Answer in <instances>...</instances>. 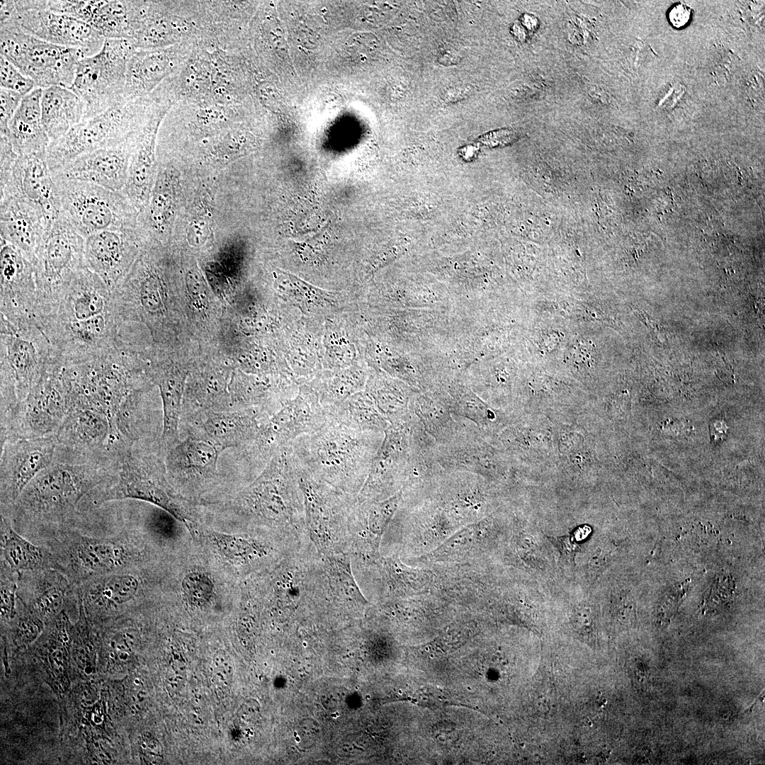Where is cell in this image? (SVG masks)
<instances>
[{
  "label": "cell",
  "mask_w": 765,
  "mask_h": 765,
  "mask_svg": "<svg viewBox=\"0 0 765 765\" xmlns=\"http://www.w3.org/2000/svg\"><path fill=\"white\" fill-rule=\"evenodd\" d=\"M436 395L454 416L471 421L483 435L499 427L504 419L463 387H455L448 393L441 392Z\"/></svg>",
  "instance_id": "obj_39"
},
{
  "label": "cell",
  "mask_w": 765,
  "mask_h": 765,
  "mask_svg": "<svg viewBox=\"0 0 765 765\" xmlns=\"http://www.w3.org/2000/svg\"><path fill=\"white\" fill-rule=\"evenodd\" d=\"M0 87L23 96L36 88L35 82L0 55Z\"/></svg>",
  "instance_id": "obj_47"
},
{
  "label": "cell",
  "mask_w": 765,
  "mask_h": 765,
  "mask_svg": "<svg viewBox=\"0 0 765 765\" xmlns=\"http://www.w3.org/2000/svg\"><path fill=\"white\" fill-rule=\"evenodd\" d=\"M245 514L280 524L301 523L304 499L295 461L288 447L268 461L258 477L239 495Z\"/></svg>",
  "instance_id": "obj_10"
},
{
  "label": "cell",
  "mask_w": 765,
  "mask_h": 765,
  "mask_svg": "<svg viewBox=\"0 0 765 765\" xmlns=\"http://www.w3.org/2000/svg\"><path fill=\"white\" fill-rule=\"evenodd\" d=\"M60 373L70 407L84 404L102 412L123 441L139 414L133 397L140 370L120 346L90 360L62 366Z\"/></svg>",
  "instance_id": "obj_3"
},
{
  "label": "cell",
  "mask_w": 765,
  "mask_h": 765,
  "mask_svg": "<svg viewBox=\"0 0 765 765\" xmlns=\"http://www.w3.org/2000/svg\"><path fill=\"white\" fill-rule=\"evenodd\" d=\"M141 749L144 761L157 764L163 761V749L160 742L151 735H144L141 742Z\"/></svg>",
  "instance_id": "obj_50"
},
{
  "label": "cell",
  "mask_w": 765,
  "mask_h": 765,
  "mask_svg": "<svg viewBox=\"0 0 765 765\" xmlns=\"http://www.w3.org/2000/svg\"><path fill=\"white\" fill-rule=\"evenodd\" d=\"M402 498L400 490L387 499L364 506V518L370 533L368 543L373 548L378 550L380 537L398 509Z\"/></svg>",
  "instance_id": "obj_44"
},
{
  "label": "cell",
  "mask_w": 765,
  "mask_h": 765,
  "mask_svg": "<svg viewBox=\"0 0 765 765\" xmlns=\"http://www.w3.org/2000/svg\"><path fill=\"white\" fill-rule=\"evenodd\" d=\"M149 98L128 101L83 121L47 149L52 172L84 154L119 144L136 135L150 115Z\"/></svg>",
  "instance_id": "obj_7"
},
{
  "label": "cell",
  "mask_w": 765,
  "mask_h": 765,
  "mask_svg": "<svg viewBox=\"0 0 765 765\" xmlns=\"http://www.w3.org/2000/svg\"><path fill=\"white\" fill-rule=\"evenodd\" d=\"M41 110L42 123L51 142L84 120L85 105L70 89L52 86L42 89Z\"/></svg>",
  "instance_id": "obj_32"
},
{
  "label": "cell",
  "mask_w": 765,
  "mask_h": 765,
  "mask_svg": "<svg viewBox=\"0 0 765 765\" xmlns=\"http://www.w3.org/2000/svg\"><path fill=\"white\" fill-rule=\"evenodd\" d=\"M137 444L117 453L107 477L84 497L79 509L91 510L111 501L138 499L188 522V511L168 481L164 460L153 453H144Z\"/></svg>",
  "instance_id": "obj_4"
},
{
  "label": "cell",
  "mask_w": 765,
  "mask_h": 765,
  "mask_svg": "<svg viewBox=\"0 0 765 765\" xmlns=\"http://www.w3.org/2000/svg\"><path fill=\"white\" fill-rule=\"evenodd\" d=\"M384 567L391 584L404 592H420L430 582L429 576L425 572L406 567L396 559L384 560Z\"/></svg>",
  "instance_id": "obj_45"
},
{
  "label": "cell",
  "mask_w": 765,
  "mask_h": 765,
  "mask_svg": "<svg viewBox=\"0 0 765 765\" xmlns=\"http://www.w3.org/2000/svg\"><path fill=\"white\" fill-rule=\"evenodd\" d=\"M113 462L78 458L56 450L52 462L26 487L14 504L1 510L13 526L39 532L67 523L84 497L107 477Z\"/></svg>",
  "instance_id": "obj_1"
},
{
  "label": "cell",
  "mask_w": 765,
  "mask_h": 765,
  "mask_svg": "<svg viewBox=\"0 0 765 765\" xmlns=\"http://www.w3.org/2000/svg\"><path fill=\"white\" fill-rule=\"evenodd\" d=\"M136 137L135 135L119 144L77 157L52 172L54 181H79L123 191Z\"/></svg>",
  "instance_id": "obj_21"
},
{
  "label": "cell",
  "mask_w": 765,
  "mask_h": 765,
  "mask_svg": "<svg viewBox=\"0 0 765 765\" xmlns=\"http://www.w3.org/2000/svg\"><path fill=\"white\" fill-rule=\"evenodd\" d=\"M132 228L108 230L85 237L86 267L113 290L124 279L133 259L137 242Z\"/></svg>",
  "instance_id": "obj_24"
},
{
  "label": "cell",
  "mask_w": 765,
  "mask_h": 765,
  "mask_svg": "<svg viewBox=\"0 0 765 765\" xmlns=\"http://www.w3.org/2000/svg\"><path fill=\"white\" fill-rule=\"evenodd\" d=\"M710 435L718 440L725 434L727 427L723 421H715L710 425Z\"/></svg>",
  "instance_id": "obj_54"
},
{
  "label": "cell",
  "mask_w": 765,
  "mask_h": 765,
  "mask_svg": "<svg viewBox=\"0 0 765 765\" xmlns=\"http://www.w3.org/2000/svg\"><path fill=\"white\" fill-rule=\"evenodd\" d=\"M285 273L289 281L278 284L279 293L305 314L324 313L338 308L339 299L334 293L307 283L295 275Z\"/></svg>",
  "instance_id": "obj_40"
},
{
  "label": "cell",
  "mask_w": 765,
  "mask_h": 765,
  "mask_svg": "<svg viewBox=\"0 0 765 765\" xmlns=\"http://www.w3.org/2000/svg\"><path fill=\"white\" fill-rule=\"evenodd\" d=\"M317 337L304 325L293 331L288 363L298 382L312 378L322 370V346Z\"/></svg>",
  "instance_id": "obj_41"
},
{
  "label": "cell",
  "mask_w": 765,
  "mask_h": 765,
  "mask_svg": "<svg viewBox=\"0 0 765 765\" xmlns=\"http://www.w3.org/2000/svg\"><path fill=\"white\" fill-rule=\"evenodd\" d=\"M412 444L406 421L389 424L374 457L367 478L356 496L360 504L370 505L390 497L403 486Z\"/></svg>",
  "instance_id": "obj_18"
},
{
  "label": "cell",
  "mask_w": 765,
  "mask_h": 765,
  "mask_svg": "<svg viewBox=\"0 0 765 765\" xmlns=\"http://www.w3.org/2000/svg\"><path fill=\"white\" fill-rule=\"evenodd\" d=\"M0 268V318L12 323L35 321L38 295L33 263L19 249L1 239Z\"/></svg>",
  "instance_id": "obj_19"
},
{
  "label": "cell",
  "mask_w": 765,
  "mask_h": 765,
  "mask_svg": "<svg viewBox=\"0 0 765 765\" xmlns=\"http://www.w3.org/2000/svg\"><path fill=\"white\" fill-rule=\"evenodd\" d=\"M154 373L163 402V423L159 449L165 454L180 441L178 425L184 375L173 368L156 369Z\"/></svg>",
  "instance_id": "obj_35"
},
{
  "label": "cell",
  "mask_w": 765,
  "mask_h": 765,
  "mask_svg": "<svg viewBox=\"0 0 765 765\" xmlns=\"http://www.w3.org/2000/svg\"><path fill=\"white\" fill-rule=\"evenodd\" d=\"M75 521L41 532L45 545L61 571L75 584L126 570L142 557L123 533L91 536L76 528Z\"/></svg>",
  "instance_id": "obj_6"
},
{
  "label": "cell",
  "mask_w": 765,
  "mask_h": 765,
  "mask_svg": "<svg viewBox=\"0 0 765 765\" xmlns=\"http://www.w3.org/2000/svg\"><path fill=\"white\" fill-rule=\"evenodd\" d=\"M55 182L62 214L84 238L104 230L132 228L134 211L123 191L79 181Z\"/></svg>",
  "instance_id": "obj_12"
},
{
  "label": "cell",
  "mask_w": 765,
  "mask_h": 765,
  "mask_svg": "<svg viewBox=\"0 0 765 765\" xmlns=\"http://www.w3.org/2000/svg\"><path fill=\"white\" fill-rule=\"evenodd\" d=\"M112 290L87 267L72 277L50 312L40 322L41 327L86 319L114 310Z\"/></svg>",
  "instance_id": "obj_22"
},
{
  "label": "cell",
  "mask_w": 765,
  "mask_h": 765,
  "mask_svg": "<svg viewBox=\"0 0 765 765\" xmlns=\"http://www.w3.org/2000/svg\"><path fill=\"white\" fill-rule=\"evenodd\" d=\"M324 407L330 420L354 430L384 433L390 424L366 391Z\"/></svg>",
  "instance_id": "obj_36"
},
{
  "label": "cell",
  "mask_w": 765,
  "mask_h": 765,
  "mask_svg": "<svg viewBox=\"0 0 765 765\" xmlns=\"http://www.w3.org/2000/svg\"><path fill=\"white\" fill-rule=\"evenodd\" d=\"M76 594V585L58 570L19 573V599L40 615L52 616L58 614L65 601Z\"/></svg>",
  "instance_id": "obj_27"
},
{
  "label": "cell",
  "mask_w": 765,
  "mask_h": 765,
  "mask_svg": "<svg viewBox=\"0 0 765 765\" xmlns=\"http://www.w3.org/2000/svg\"><path fill=\"white\" fill-rule=\"evenodd\" d=\"M222 451L203 439L188 436L165 454L167 475L181 482L201 484L217 475Z\"/></svg>",
  "instance_id": "obj_28"
},
{
  "label": "cell",
  "mask_w": 765,
  "mask_h": 765,
  "mask_svg": "<svg viewBox=\"0 0 765 765\" xmlns=\"http://www.w3.org/2000/svg\"><path fill=\"white\" fill-rule=\"evenodd\" d=\"M512 137L510 132L504 131H498L487 135H483L480 139L481 143L487 145H496L498 144H505L510 141Z\"/></svg>",
  "instance_id": "obj_53"
},
{
  "label": "cell",
  "mask_w": 765,
  "mask_h": 765,
  "mask_svg": "<svg viewBox=\"0 0 765 765\" xmlns=\"http://www.w3.org/2000/svg\"><path fill=\"white\" fill-rule=\"evenodd\" d=\"M1 418L8 416L54 367L52 345L35 321L0 318Z\"/></svg>",
  "instance_id": "obj_5"
},
{
  "label": "cell",
  "mask_w": 765,
  "mask_h": 765,
  "mask_svg": "<svg viewBox=\"0 0 765 765\" xmlns=\"http://www.w3.org/2000/svg\"><path fill=\"white\" fill-rule=\"evenodd\" d=\"M0 207L1 239L19 249L34 264L50 218L40 206L21 194L1 198Z\"/></svg>",
  "instance_id": "obj_25"
},
{
  "label": "cell",
  "mask_w": 765,
  "mask_h": 765,
  "mask_svg": "<svg viewBox=\"0 0 765 765\" xmlns=\"http://www.w3.org/2000/svg\"><path fill=\"white\" fill-rule=\"evenodd\" d=\"M55 436L12 438L1 443V510L10 509L30 482L52 462Z\"/></svg>",
  "instance_id": "obj_16"
},
{
  "label": "cell",
  "mask_w": 765,
  "mask_h": 765,
  "mask_svg": "<svg viewBox=\"0 0 765 765\" xmlns=\"http://www.w3.org/2000/svg\"><path fill=\"white\" fill-rule=\"evenodd\" d=\"M160 115L152 113L137 135L123 193L137 208L144 207L151 195L155 174V141Z\"/></svg>",
  "instance_id": "obj_29"
},
{
  "label": "cell",
  "mask_w": 765,
  "mask_h": 765,
  "mask_svg": "<svg viewBox=\"0 0 765 765\" xmlns=\"http://www.w3.org/2000/svg\"><path fill=\"white\" fill-rule=\"evenodd\" d=\"M367 378L365 369L358 365L338 370H322L312 378L299 382L305 385L322 407L344 401L362 391Z\"/></svg>",
  "instance_id": "obj_33"
},
{
  "label": "cell",
  "mask_w": 765,
  "mask_h": 765,
  "mask_svg": "<svg viewBox=\"0 0 765 765\" xmlns=\"http://www.w3.org/2000/svg\"><path fill=\"white\" fill-rule=\"evenodd\" d=\"M273 414L265 407H248L232 412L202 409L189 419V436L210 442L222 452L227 448H245L257 435L261 426Z\"/></svg>",
  "instance_id": "obj_20"
},
{
  "label": "cell",
  "mask_w": 765,
  "mask_h": 765,
  "mask_svg": "<svg viewBox=\"0 0 765 765\" xmlns=\"http://www.w3.org/2000/svg\"><path fill=\"white\" fill-rule=\"evenodd\" d=\"M134 47L128 39L106 38L98 52L79 60L69 89L85 105L83 121L125 103L126 70Z\"/></svg>",
  "instance_id": "obj_11"
},
{
  "label": "cell",
  "mask_w": 765,
  "mask_h": 765,
  "mask_svg": "<svg viewBox=\"0 0 765 765\" xmlns=\"http://www.w3.org/2000/svg\"><path fill=\"white\" fill-rule=\"evenodd\" d=\"M61 366L49 371L23 402L1 419V443L12 438L55 436L70 408Z\"/></svg>",
  "instance_id": "obj_14"
},
{
  "label": "cell",
  "mask_w": 765,
  "mask_h": 765,
  "mask_svg": "<svg viewBox=\"0 0 765 765\" xmlns=\"http://www.w3.org/2000/svg\"><path fill=\"white\" fill-rule=\"evenodd\" d=\"M23 96L4 89L0 90V136L9 134L8 125L18 108Z\"/></svg>",
  "instance_id": "obj_48"
},
{
  "label": "cell",
  "mask_w": 765,
  "mask_h": 765,
  "mask_svg": "<svg viewBox=\"0 0 765 765\" xmlns=\"http://www.w3.org/2000/svg\"><path fill=\"white\" fill-rule=\"evenodd\" d=\"M569 358L572 366L579 370L590 368L592 366V344L578 342L572 348Z\"/></svg>",
  "instance_id": "obj_49"
},
{
  "label": "cell",
  "mask_w": 765,
  "mask_h": 765,
  "mask_svg": "<svg viewBox=\"0 0 765 765\" xmlns=\"http://www.w3.org/2000/svg\"><path fill=\"white\" fill-rule=\"evenodd\" d=\"M329 420L313 392L305 385L299 384L298 394L261 426L254 439L244 448V453L264 468L280 450L298 437L319 429Z\"/></svg>",
  "instance_id": "obj_13"
},
{
  "label": "cell",
  "mask_w": 765,
  "mask_h": 765,
  "mask_svg": "<svg viewBox=\"0 0 765 765\" xmlns=\"http://www.w3.org/2000/svg\"><path fill=\"white\" fill-rule=\"evenodd\" d=\"M16 20L26 33L46 42L80 50L85 57L101 49L105 38L89 23L39 6L38 1H14Z\"/></svg>",
  "instance_id": "obj_17"
},
{
  "label": "cell",
  "mask_w": 765,
  "mask_h": 765,
  "mask_svg": "<svg viewBox=\"0 0 765 765\" xmlns=\"http://www.w3.org/2000/svg\"><path fill=\"white\" fill-rule=\"evenodd\" d=\"M383 438L384 433L360 431L329 419L288 448L298 468L312 479L357 495Z\"/></svg>",
  "instance_id": "obj_2"
},
{
  "label": "cell",
  "mask_w": 765,
  "mask_h": 765,
  "mask_svg": "<svg viewBox=\"0 0 765 765\" xmlns=\"http://www.w3.org/2000/svg\"><path fill=\"white\" fill-rule=\"evenodd\" d=\"M181 589L186 600L193 606H203L210 602L215 592L212 578L204 572L193 571L181 581Z\"/></svg>",
  "instance_id": "obj_46"
},
{
  "label": "cell",
  "mask_w": 765,
  "mask_h": 765,
  "mask_svg": "<svg viewBox=\"0 0 765 765\" xmlns=\"http://www.w3.org/2000/svg\"><path fill=\"white\" fill-rule=\"evenodd\" d=\"M84 243L85 238L62 212L49 222L33 264L38 295L37 323L50 312L73 275L86 267Z\"/></svg>",
  "instance_id": "obj_9"
},
{
  "label": "cell",
  "mask_w": 765,
  "mask_h": 765,
  "mask_svg": "<svg viewBox=\"0 0 765 765\" xmlns=\"http://www.w3.org/2000/svg\"><path fill=\"white\" fill-rule=\"evenodd\" d=\"M366 392L390 424L404 422L411 414L413 395L400 382L379 372L370 375Z\"/></svg>",
  "instance_id": "obj_37"
},
{
  "label": "cell",
  "mask_w": 765,
  "mask_h": 765,
  "mask_svg": "<svg viewBox=\"0 0 765 765\" xmlns=\"http://www.w3.org/2000/svg\"><path fill=\"white\" fill-rule=\"evenodd\" d=\"M0 47L1 55L40 89H69L78 62L85 58L77 48L52 44L25 32L16 16L0 20Z\"/></svg>",
  "instance_id": "obj_8"
},
{
  "label": "cell",
  "mask_w": 765,
  "mask_h": 765,
  "mask_svg": "<svg viewBox=\"0 0 765 765\" xmlns=\"http://www.w3.org/2000/svg\"><path fill=\"white\" fill-rule=\"evenodd\" d=\"M322 341V370H338L358 365L351 334L341 322L328 319Z\"/></svg>",
  "instance_id": "obj_42"
},
{
  "label": "cell",
  "mask_w": 765,
  "mask_h": 765,
  "mask_svg": "<svg viewBox=\"0 0 765 765\" xmlns=\"http://www.w3.org/2000/svg\"><path fill=\"white\" fill-rule=\"evenodd\" d=\"M436 459L446 470H460L481 477L500 478L506 465L499 453L489 446L475 424L467 420L463 430L450 443L438 445Z\"/></svg>",
  "instance_id": "obj_23"
},
{
  "label": "cell",
  "mask_w": 765,
  "mask_h": 765,
  "mask_svg": "<svg viewBox=\"0 0 765 765\" xmlns=\"http://www.w3.org/2000/svg\"><path fill=\"white\" fill-rule=\"evenodd\" d=\"M139 1H97L89 25L105 39H128L133 33Z\"/></svg>",
  "instance_id": "obj_38"
},
{
  "label": "cell",
  "mask_w": 765,
  "mask_h": 765,
  "mask_svg": "<svg viewBox=\"0 0 765 765\" xmlns=\"http://www.w3.org/2000/svg\"><path fill=\"white\" fill-rule=\"evenodd\" d=\"M187 285L189 294L197 302L208 304V295L203 282L198 276L190 275L187 277Z\"/></svg>",
  "instance_id": "obj_52"
},
{
  "label": "cell",
  "mask_w": 765,
  "mask_h": 765,
  "mask_svg": "<svg viewBox=\"0 0 765 765\" xmlns=\"http://www.w3.org/2000/svg\"><path fill=\"white\" fill-rule=\"evenodd\" d=\"M409 408L439 446L453 441L465 426L466 419L454 416L436 395L413 396Z\"/></svg>",
  "instance_id": "obj_34"
},
{
  "label": "cell",
  "mask_w": 765,
  "mask_h": 765,
  "mask_svg": "<svg viewBox=\"0 0 765 765\" xmlns=\"http://www.w3.org/2000/svg\"><path fill=\"white\" fill-rule=\"evenodd\" d=\"M46 154L18 155L11 178L1 186V198L21 194L40 206L51 220L61 213V209Z\"/></svg>",
  "instance_id": "obj_26"
},
{
  "label": "cell",
  "mask_w": 765,
  "mask_h": 765,
  "mask_svg": "<svg viewBox=\"0 0 765 765\" xmlns=\"http://www.w3.org/2000/svg\"><path fill=\"white\" fill-rule=\"evenodd\" d=\"M42 89L24 96L8 125L9 137L18 155L47 152L50 143L42 123Z\"/></svg>",
  "instance_id": "obj_31"
},
{
  "label": "cell",
  "mask_w": 765,
  "mask_h": 765,
  "mask_svg": "<svg viewBox=\"0 0 765 765\" xmlns=\"http://www.w3.org/2000/svg\"><path fill=\"white\" fill-rule=\"evenodd\" d=\"M691 16V8L685 4L675 5L669 13L670 23L676 28L684 26Z\"/></svg>",
  "instance_id": "obj_51"
},
{
  "label": "cell",
  "mask_w": 765,
  "mask_h": 765,
  "mask_svg": "<svg viewBox=\"0 0 765 765\" xmlns=\"http://www.w3.org/2000/svg\"><path fill=\"white\" fill-rule=\"evenodd\" d=\"M121 319L114 310L84 320L40 327L49 339L53 357L65 366L90 360L119 346Z\"/></svg>",
  "instance_id": "obj_15"
},
{
  "label": "cell",
  "mask_w": 765,
  "mask_h": 765,
  "mask_svg": "<svg viewBox=\"0 0 765 765\" xmlns=\"http://www.w3.org/2000/svg\"><path fill=\"white\" fill-rule=\"evenodd\" d=\"M0 526L1 567L17 573L47 569L61 571L50 550L20 535L8 515L1 513Z\"/></svg>",
  "instance_id": "obj_30"
},
{
  "label": "cell",
  "mask_w": 765,
  "mask_h": 765,
  "mask_svg": "<svg viewBox=\"0 0 765 765\" xmlns=\"http://www.w3.org/2000/svg\"><path fill=\"white\" fill-rule=\"evenodd\" d=\"M208 543L230 561L248 562L266 554L265 547L257 540L239 534L205 530Z\"/></svg>",
  "instance_id": "obj_43"
}]
</instances>
